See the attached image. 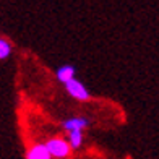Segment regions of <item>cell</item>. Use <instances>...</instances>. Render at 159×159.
Instances as JSON below:
<instances>
[{"label": "cell", "instance_id": "obj_1", "mask_svg": "<svg viewBox=\"0 0 159 159\" xmlns=\"http://www.w3.org/2000/svg\"><path fill=\"white\" fill-rule=\"evenodd\" d=\"M44 144H46L50 157H54V159H68L71 154V148H70L67 138H63V136H50L49 140L44 141Z\"/></svg>", "mask_w": 159, "mask_h": 159}, {"label": "cell", "instance_id": "obj_2", "mask_svg": "<svg viewBox=\"0 0 159 159\" xmlns=\"http://www.w3.org/2000/svg\"><path fill=\"white\" fill-rule=\"evenodd\" d=\"M63 86H65L67 94L70 98H73L75 101H78V102H88V101H91V94H89L88 88H86L84 83L80 81L76 76L71 78L70 81H67Z\"/></svg>", "mask_w": 159, "mask_h": 159}, {"label": "cell", "instance_id": "obj_3", "mask_svg": "<svg viewBox=\"0 0 159 159\" xmlns=\"http://www.w3.org/2000/svg\"><path fill=\"white\" fill-rule=\"evenodd\" d=\"M88 127H89V119L83 117V115H73V117L62 120V130L67 133L73 132V130H81V132H84Z\"/></svg>", "mask_w": 159, "mask_h": 159}, {"label": "cell", "instance_id": "obj_4", "mask_svg": "<svg viewBox=\"0 0 159 159\" xmlns=\"http://www.w3.org/2000/svg\"><path fill=\"white\" fill-rule=\"evenodd\" d=\"M26 159H52L44 143H34L26 149Z\"/></svg>", "mask_w": 159, "mask_h": 159}, {"label": "cell", "instance_id": "obj_5", "mask_svg": "<svg viewBox=\"0 0 159 159\" xmlns=\"http://www.w3.org/2000/svg\"><path fill=\"white\" fill-rule=\"evenodd\" d=\"M75 76H76V68L73 67V65H70V63L60 65V67L55 70V78H57V81H60L62 84H65L67 81H70V80L75 78Z\"/></svg>", "mask_w": 159, "mask_h": 159}, {"label": "cell", "instance_id": "obj_6", "mask_svg": "<svg viewBox=\"0 0 159 159\" xmlns=\"http://www.w3.org/2000/svg\"><path fill=\"white\" fill-rule=\"evenodd\" d=\"M67 141L70 144L71 151L81 149L83 148V143H84V132H81V130H73V132H68Z\"/></svg>", "mask_w": 159, "mask_h": 159}, {"label": "cell", "instance_id": "obj_7", "mask_svg": "<svg viewBox=\"0 0 159 159\" xmlns=\"http://www.w3.org/2000/svg\"><path fill=\"white\" fill-rule=\"evenodd\" d=\"M11 52H13V44L10 39L0 36V60H7L11 57Z\"/></svg>", "mask_w": 159, "mask_h": 159}]
</instances>
